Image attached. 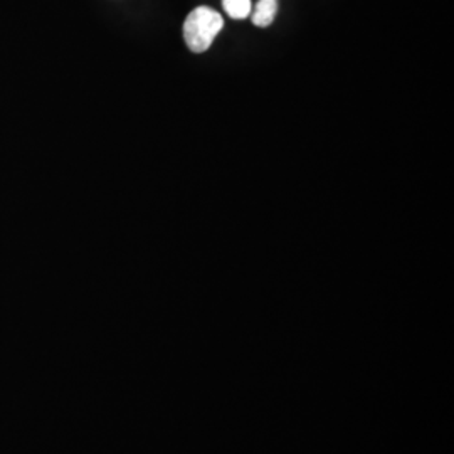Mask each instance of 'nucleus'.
<instances>
[{"mask_svg": "<svg viewBox=\"0 0 454 454\" xmlns=\"http://www.w3.org/2000/svg\"><path fill=\"white\" fill-rule=\"evenodd\" d=\"M253 24L258 27H268L273 24L278 14V0H260L253 7Z\"/></svg>", "mask_w": 454, "mask_h": 454, "instance_id": "2", "label": "nucleus"}, {"mask_svg": "<svg viewBox=\"0 0 454 454\" xmlns=\"http://www.w3.org/2000/svg\"><path fill=\"white\" fill-rule=\"evenodd\" d=\"M223 7L226 14L236 20H243L251 16L253 12V2L251 0H223Z\"/></svg>", "mask_w": 454, "mask_h": 454, "instance_id": "3", "label": "nucleus"}, {"mask_svg": "<svg viewBox=\"0 0 454 454\" xmlns=\"http://www.w3.org/2000/svg\"><path fill=\"white\" fill-rule=\"evenodd\" d=\"M224 27V19L211 7L200 5L184 22V41L192 52H206Z\"/></svg>", "mask_w": 454, "mask_h": 454, "instance_id": "1", "label": "nucleus"}]
</instances>
